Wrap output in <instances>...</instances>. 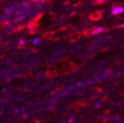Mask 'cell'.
<instances>
[{
  "label": "cell",
  "instance_id": "obj_1",
  "mask_svg": "<svg viewBox=\"0 0 124 123\" xmlns=\"http://www.w3.org/2000/svg\"><path fill=\"white\" fill-rule=\"evenodd\" d=\"M123 11H124V9L123 8H120V7H119V8H115L113 10V13L114 14H118V13H121V12H123Z\"/></svg>",
  "mask_w": 124,
  "mask_h": 123
},
{
  "label": "cell",
  "instance_id": "obj_2",
  "mask_svg": "<svg viewBox=\"0 0 124 123\" xmlns=\"http://www.w3.org/2000/svg\"><path fill=\"white\" fill-rule=\"evenodd\" d=\"M101 30H102V29H98L95 30V31L93 32V33H98L99 32H101Z\"/></svg>",
  "mask_w": 124,
  "mask_h": 123
}]
</instances>
